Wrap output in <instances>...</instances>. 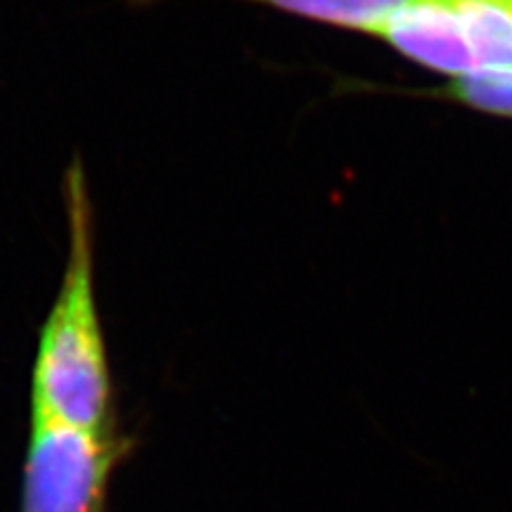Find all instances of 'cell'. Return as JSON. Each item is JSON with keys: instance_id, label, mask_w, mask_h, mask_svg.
<instances>
[{"instance_id": "1", "label": "cell", "mask_w": 512, "mask_h": 512, "mask_svg": "<svg viewBox=\"0 0 512 512\" xmlns=\"http://www.w3.org/2000/svg\"><path fill=\"white\" fill-rule=\"evenodd\" d=\"M69 267L47 318L32 382V419L109 434V372L92 284V218L82 160L67 171Z\"/></svg>"}, {"instance_id": "6", "label": "cell", "mask_w": 512, "mask_h": 512, "mask_svg": "<svg viewBox=\"0 0 512 512\" xmlns=\"http://www.w3.org/2000/svg\"><path fill=\"white\" fill-rule=\"evenodd\" d=\"M438 94L493 116L512 118V67L480 69L455 77Z\"/></svg>"}, {"instance_id": "2", "label": "cell", "mask_w": 512, "mask_h": 512, "mask_svg": "<svg viewBox=\"0 0 512 512\" xmlns=\"http://www.w3.org/2000/svg\"><path fill=\"white\" fill-rule=\"evenodd\" d=\"M114 459L109 434L32 419L22 512H101Z\"/></svg>"}, {"instance_id": "3", "label": "cell", "mask_w": 512, "mask_h": 512, "mask_svg": "<svg viewBox=\"0 0 512 512\" xmlns=\"http://www.w3.org/2000/svg\"><path fill=\"white\" fill-rule=\"evenodd\" d=\"M378 37L408 60L453 79L478 71L451 0H406Z\"/></svg>"}, {"instance_id": "4", "label": "cell", "mask_w": 512, "mask_h": 512, "mask_svg": "<svg viewBox=\"0 0 512 512\" xmlns=\"http://www.w3.org/2000/svg\"><path fill=\"white\" fill-rule=\"evenodd\" d=\"M480 69L512 67V0H451Z\"/></svg>"}, {"instance_id": "5", "label": "cell", "mask_w": 512, "mask_h": 512, "mask_svg": "<svg viewBox=\"0 0 512 512\" xmlns=\"http://www.w3.org/2000/svg\"><path fill=\"white\" fill-rule=\"evenodd\" d=\"M278 11L346 30L376 35L406 0H250Z\"/></svg>"}]
</instances>
